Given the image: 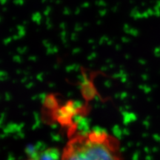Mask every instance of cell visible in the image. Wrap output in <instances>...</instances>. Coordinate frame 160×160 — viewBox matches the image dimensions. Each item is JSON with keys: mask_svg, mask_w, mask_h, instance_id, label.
<instances>
[{"mask_svg": "<svg viewBox=\"0 0 160 160\" xmlns=\"http://www.w3.org/2000/svg\"><path fill=\"white\" fill-rule=\"evenodd\" d=\"M28 160H35V159H29Z\"/></svg>", "mask_w": 160, "mask_h": 160, "instance_id": "7a4b0ae2", "label": "cell"}, {"mask_svg": "<svg viewBox=\"0 0 160 160\" xmlns=\"http://www.w3.org/2000/svg\"><path fill=\"white\" fill-rule=\"evenodd\" d=\"M61 160H122L117 138L105 131L77 133L66 143Z\"/></svg>", "mask_w": 160, "mask_h": 160, "instance_id": "6da1fadb", "label": "cell"}]
</instances>
